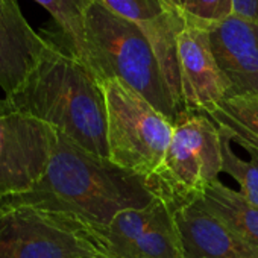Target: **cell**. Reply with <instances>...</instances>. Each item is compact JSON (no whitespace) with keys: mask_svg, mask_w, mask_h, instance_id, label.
I'll return each instance as SVG.
<instances>
[{"mask_svg":"<svg viewBox=\"0 0 258 258\" xmlns=\"http://www.w3.org/2000/svg\"><path fill=\"white\" fill-rule=\"evenodd\" d=\"M154 201L145 176L88 152L56 131L43 178L29 191L0 198V208L29 207L64 214L91 229L102 241V234L117 214L145 208Z\"/></svg>","mask_w":258,"mask_h":258,"instance_id":"cell-1","label":"cell"},{"mask_svg":"<svg viewBox=\"0 0 258 258\" xmlns=\"http://www.w3.org/2000/svg\"><path fill=\"white\" fill-rule=\"evenodd\" d=\"M46 40L49 46L37 64L0 105L53 126L88 152L109 160L100 84L72 53Z\"/></svg>","mask_w":258,"mask_h":258,"instance_id":"cell-2","label":"cell"},{"mask_svg":"<svg viewBox=\"0 0 258 258\" xmlns=\"http://www.w3.org/2000/svg\"><path fill=\"white\" fill-rule=\"evenodd\" d=\"M76 59L102 84L118 79L175 123L178 106L146 35L131 22L93 0L84 14L82 49Z\"/></svg>","mask_w":258,"mask_h":258,"instance_id":"cell-3","label":"cell"},{"mask_svg":"<svg viewBox=\"0 0 258 258\" xmlns=\"http://www.w3.org/2000/svg\"><path fill=\"white\" fill-rule=\"evenodd\" d=\"M220 172L219 127L205 115L185 111L173 123L163 163L146 184L155 199L176 211L202 199Z\"/></svg>","mask_w":258,"mask_h":258,"instance_id":"cell-4","label":"cell"},{"mask_svg":"<svg viewBox=\"0 0 258 258\" xmlns=\"http://www.w3.org/2000/svg\"><path fill=\"white\" fill-rule=\"evenodd\" d=\"M106 103L109 161L140 176H151L163 163L173 123L142 94L118 79L100 84Z\"/></svg>","mask_w":258,"mask_h":258,"instance_id":"cell-5","label":"cell"},{"mask_svg":"<svg viewBox=\"0 0 258 258\" xmlns=\"http://www.w3.org/2000/svg\"><path fill=\"white\" fill-rule=\"evenodd\" d=\"M106 253L78 220L29 207L0 208V258H84Z\"/></svg>","mask_w":258,"mask_h":258,"instance_id":"cell-6","label":"cell"},{"mask_svg":"<svg viewBox=\"0 0 258 258\" xmlns=\"http://www.w3.org/2000/svg\"><path fill=\"white\" fill-rule=\"evenodd\" d=\"M56 129L0 105V198L29 191L44 175Z\"/></svg>","mask_w":258,"mask_h":258,"instance_id":"cell-7","label":"cell"},{"mask_svg":"<svg viewBox=\"0 0 258 258\" xmlns=\"http://www.w3.org/2000/svg\"><path fill=\"white\" fill-rule=\"evenodd\" d=\"M178 67L185 111L201 114L229 96V84L216 62L202 22L185 17L178 37Z\"/></svg>","mask_w":258,"mask_h":258,"instance_id":"cell-8","label":"cell"},{"mask_svg":"<svg viewBox=\"0 0 258 258\" xmlns=\"http://www.w3.org/2000/svg\"><path fill=\"white\" fill-rule=\"evenodd\" d=\"M100 2L109 11L134 23L146 35L178 106L185 112L178 67V37L185 26V17L176 7L169 5L164 0H100Z\"/></svg>","mask_w":258,"mask_h":258,"instance_id":"cell-9","label":"cell"},{"mask_svg":"<svg viewBox=\"0 0 258 258\" xmlns=\"http://www.w3.org/2000/svg\"><path fill=\"white\" fill-rule=\"evenodd\" d=\"M204 26L229 96L258 94V23L231 14Z\"/></svg>","mask_w":258,"mask_h":258,"instance_id":"cell-10","label":"cell"},{"mask_svg":"<svg viewBox=\"0 0 258 258\" xmlns=\"http://www.w3.org/2000/svg\"><path fill=\"white\" fill-rule=\"evenodd\" d=\"M184 258H258V249L214 216L202 199L173 211Z\"/></svg>","mask_w":258,"mask_h":258,"instance_id":"cell-11","label":"cell"},{"mask_svg":"<svg viewBox=\"0 0 258 258\" xmlns=\"http://www.w3.org/2000/svg\"><path fill=\"white\" fill-rule=\"evenodd\" d=\"M47 46L26 22L17 0H0V88L5 96L17 90Z\"/></svg>","mask_w":258,"mask_h":258,"instance_id":"cell-12","label":"cell"},{"mask_svg":"<svg viewBox=\"0 0 258 258\" xmlns=\"http://www.w3.org/2000/svg\"><path fill=\"white\" fill-rule=\"evenodd\" d=\"M204 205L226 223L235 234L258 249V207L250 204L240 191L226 187L219 179L213 182L202 198Z\"/></svg>","mask_w":258,"mask_h":258,"instance_id":"cell-13","label":"cell"},{"mask_svg":"<svg viewBox=\"0 0 258 258\" xmlns=\"http://www.w3.org/2000/svg\"><path fill=\"white\" fill-rule=\"evenodd\" d=\"M201 114L228 131L232 142L258 152V94L229 96Z\"/></svg>","mask_w":258,"mask_h":258,"instance_id":"cell-14","label":"cell"},{"mask_svg":"<svg viewBox=\"0 0 258 258\" xmlns=\"http://www.w3.org/2000/svg\"><path fill=\"white\" fill-rule=\"evenodd\" d=\"M173 213L164 202L155 199L145 208H134L121 211L114 217L111 225L102 234V241L106 255L114 258L129 244L139 240L148 229Z\"/></svg>","mask_w":258,"mask_h":258,"instance_id":"cell-15","label":"cell"},{"mask_svg":"<svg viewBox=\"0 0 258 258\" xmlns=\"http://www.w3.org/2000/svg\"><path fill=\"white\" fill-rule=\"evenodd\" d=\"M52 17L55 34L47 35L50 41L64 47L75 58L82 49L84 14L93 0H35Z\"/></svg>","mask_w":258,"mask_h":258,"instance_id":"cell-16","label":"cell"},{"mask_svg":"<svg viewBox=\"0 0 258 258\" xmlns=\"http://www.w3.org/2000/svg\"><path fill=\"white\" fill-rule=\"evenodd\" d=\"M114 258H184L173 213L167 214L139 240L129 244Z\"/></svg>","mask_w":258,"mask_h":258,"instance_id":"cell-17","label":"cell"},{"mask_svg":"<svg viewBox=\"0 0 258 258\" xmlns=\"http://www.w3.org/2000/svg\"><path fill=\"white\" fill-rule=\"evenodd\" d=\"M220 139V157H222V172L231 175L238 187L240 193L253 205L258 207V152L247 151L250 154V161H243L231 149V136L223 127H219Z\"/></svg>","mask_w":258,"mask_h":258,"instance_id":"cell-18","label":"cell"},{"mask_svg":"<svg viewBox=\"0 0 258 258\" xmlns=\"http://www.w3.org/2000/svg\"><path fill=\"white\" fill-rule=\"evenodd\" d=\"M176 8L185 17L202 23H216L234 14L232 0H179Z\"/></svg>","mask_w":258,"mask_h":258,"instance_id":"cell-19","label":"cell"},{"mask_svg":"<svg viewBox=\"0 0 258 258\" xmlns=\"http://www.w3.org/2000/svg\"><path fill=\"white\" fill-rule=\"evenodd\" d=\"M232 11L235 16L258 23V0H232Z\"/></svg>","mask_w":258,"mask_h":258,"instance_id":"cell-20","label":"cell"},{"mask_svg":"<svg viewBox=\"0 0 258 258\" xmlns=\"http://www.w3.org/2000/svg\"><path fill=\"white\" fill-rule=\"evenodd\" d=\"M84 258H111L106 253H96V255H90V256H84Z\"/></svg>","mask_w":258,"mask_h":258,"instance_id":"cell-21","label":"cell"},{"mask_svg":"<svg viewBox=\"0 0 258 258\" xmlns=\"http://www.w3.org/2000/svg\"><path fill=\"white\" fill-rule=\"evenodd\" d=\"M164 2H167V4H169V5H172V7H176L179 0H164Z\"/></svg>","mask_w":258,"mask_h":258,"instance_id":"cell-22","label":"cell"}]
</instances>
